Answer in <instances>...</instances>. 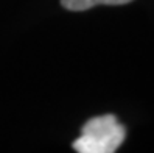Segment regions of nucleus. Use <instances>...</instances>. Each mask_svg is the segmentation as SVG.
<instances>
[{"label": "nucleus", "instance_id": "f257e3e1", "mask_svg": "<svg viewBox=\"0 0 154 153\" xmlns=\"http://www.w3.org/2000/svg\"><path fill=\"white\" fill-rule=\"evenodd\" d=\"M126 139V128L114 114L89 119L72 147L78 153H114Z\"/></svg>", "mask_w": 154, "mask_h": 153}, {"label": "nucleus", "instance_id": "f03ea898", "mask_svg": "<svg viewBox=\"0 0 154 153\" xmlns=\"http://www.w3.org/2000/svg\"><path fill=\"white\" fill-rule=\"evenodd\" d=\"M132 0H61V5L69 11H86L97 5H126Z\"/></svg>", "mask_w": 154, "mask_h": 153}]
</instances>
